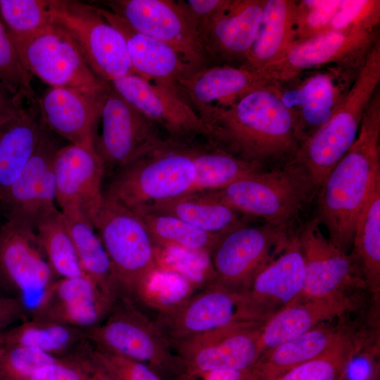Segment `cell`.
<instances>
[{"label":"cell","instance_id":"obj_5","mask_svg":"<svg viewBox=\"0 0 380 380\" xmlns=\"http://www.w3.org/2000/svg\"><path fill=\"white\" fill-rule=\"evenodd\" d=\"M108 254L122 297L137 304L160 269L158 248L136 212L104 196L92 222Z\"/></svg>","mask_w":380,"mask_h":380},{"label":"cell","instance_id":"obj_22","mask_svg":"<svg viewBox=\"0 0 380 380\" xmlns=\"http://www.w3.org/2000/svg\"><path fill=\"white\" fill-rule=\"evenodd\" d=\"M114 89L147 118L166 132L169 139L190 144L204 134V125L182 97L136 74L111 81Z\"/></svg>","mask_w":380,"mask_h":380},{"label":"cell","instance_id":"obj_40","mask_svg":"<svg viewBox=\"0 0 380 380\" xmlns=\"http://www.w3.org/2000/svg\"><path fill=\"white\" fill-rule=\"evenodd\" d=\"M196 291L182 276L160 268L152 276L141 300L135 305L152 318L175 309Z\"/></svg>","mask_w":380,"mask_h":380},{"label":"cell","instance_id":"obj_18","mask_svg":"<svg viewBox=\"0 0 380 380\" xmlns=\"http://www.w3.org/2000/svg\"><path fill=\"white\" fill-rule=\"evenodd\" d=\"M262 324L241 321L172 346L185 372L251 369L262 353Z\"/></svg>","mask_w":380,"mask_h":380},{"label":"cell","instance_id":"obj_16","mask_svg":"<svg viewBox=\"0 0 380 380\" xmlns=\"http://www.w3.org/2000/svg\"><path fill=\"white\" fill-rule=\"evenodd\" d=\"M304 283L303 253L297 233H290L283 248L255 275L247 290L241 294V319L262 324L294 303Z\"/></svg>","mask_w":380,"mask_h":380},{"label":"cell","instance_id":"obj_20","mask_svg":"<svg viewBox=\"0 0 380 380\" xmlns=\"http://www.w3.org/2000/svg\"><path fill=\"white\" fill-rule=\"evenodd\" d=\"M56 203L61 213L80 212L91 222L104 198V163L94 147L69 144L54 158Z\"/></svg>","mask_w":380,"mask_h":380},{"label":"cell","instance_id":"obj_12","mask_svg":"<svg viewBox=\"0 0 380 380\" xmlns=\"http://www.w3.org/2000/svg\"><path fill=\"white\" fill-rule=\"evenodd\" d=\"M103 4L136 30L172 48L191 69L209 65L197 25L184 1L110 0Z\"/></svg>","mask_w":380,"mask_h":380},{"label":"cell","instance_id":"obj_3","mask_svg":"<svg viewBox=\"0 0 380 380\" xmlns=\"http://www.w3.org/2000/svg\"><path fill=\"white\" fill-rule=\"evenodd\" d=\"M190 144L163 139L116 170L104 196L139 211L193 192L195 168Z\"/></svg>","mask_w":380,"mask_h":380},{"label":"cell","instance_id":"obj_29","mask_svg":"<svg viewBox=\"0 0 380 380\" xmlns=\"http://www.w3.org/2000/svg\"><path fill=\"white\" fill-rule=\"evenodd\" d=\"M348 318L324 323L262 353L251 368L257 380H275L291 369L322 355L353 327Z\"/></svg>","mask_w":380,"mask_h":380},{"label":"cell","instance_id":"obj_13","mask_svg":"<svg viewBox=\"0 0 380 380\" xmlns=\"http://www.w3.org/2000/svg\"><path fill=\"white\" fill-rule=\"evenodd\" d=\"M291 232L246 224L220 236L210 251L215 283L242 294L255 275L279 252Z\"/></svg>","mask_w":380,"mask_h":380},{"label":"cell","instance_id":"obj_48","mask_svg":"<svg viewBox=\"0 0 380 380\" xmlns=\"http://www.w3.org/2000/svg\"><path fill=\"white\" fill-rule=\"evenodd\" d=\"M28 380H88L83 353L80 350L72 356L42 367Z\"/></svg>","mask_w":380,"mask_h":380},{"label":"cell","instance_id":"obj_43","mask_svg":"<svg viewBox=\"0 0 380 380\" xmlns=\"http://www.w3.org/2000/svg\"><path fill=\"white\" fill-rule=\"evenodd\" d=\"M32 75L23 65L7 30L0 20V82L27 104L36 102Z\"/></svg>","mask_w":380,"mask_h":380},{"label":"cell","instance_id":"obj_44","mask_svg":"<svg viewBox=\"0 0 380 380\" xmlns=\"http://www.w3.org/2000/svg\"><path fill=\"white\" fill-rule=\"evenodd\" d=\"M61 359L32 347L3 344L0 348V380H28L42 367Z\"/></svg>","mask_w":380,"mask_h":380},{"label":"cell","instance_id":"obj_10","mask_svg":"<svg viewBox=\"0 0 380 380\" xmlns=\"http://www.w3.org/2000/svg\"><path fill=\"white\" fill-rule=\"evenodd\" d=\"M55 275L34 230L6 220L0 225V281L14 291L30 317L42 310Z\"/></svg>","mask_w":380,"mask_h":380},{"label":"cell","instance_id":"obj_17","mask_svg":"<svg viewBox=\"0 0 380 380\" xmlns=\"http://www.w3.org/2000/svg\"><path fill=\"white\" fill-rule=\"evenodd\" d=\"M44 124L35 151L15 182L0 195L6 220L34 230L37 225L58 210L53 170L55 155L61 147Z\"/></svg>","mask_w":380,"mask_h":380},{"label":"cell","instance_id":"obj_11","mask_svg":"<svg viewBox=\"0 0 380 380\" xmlns=\"http://www.w3.org/2000/svg\"><path fill=\"white\" fill-rule=\"evenodd\" d=\"M361 68L327 66L277 82L281 101L293 119L300 145L331 118Z\"/></svg>","mask_w":380,"mask_h":380},{"label":"cell","instance_id":"obj_53","mask_svg":"<svg viewBox=\"0 0 380 380\" xmlns=\"http://www.w3.org/2000/svg\"><path fill=\"white\" fill-rule=\"evenodd\" d=\"M83 355L87 369L88 380H119L114 375L95 363L88 356L86 351L83 353Z\"/></svg>","mask_w":380,"mask_h":380},{"label":"cell","instance_id":"obj_52","mask_svg":"<svg viewBox=\"0 0 380 380\" xmlns=\"http://www.w3.org/2000/svg\"><path fill=\"white\" fill-rule=\"evenodd\" d=\"M24 102L13 95L0 82V122L14 115L24 106Z\"/></svg>","mask_w":380,"mask_h":380},{"label":"cell","instance_id":"obj_6","mask_svg":"<svg viewBox=\"0 0 380 380\" xmlns=\"http://www.w3.org/2000/svg\"><path fill=\"white\" fill-rule=\"evenodd\" d=\"M315 191L306 172L291 160L281 168L252 173L213 192L239 213L288 231Z\"/></svg>","mask_w":380,"mask_h":380},{"label":"cell","instance_id":"obj_2","mask_svg":"<svg viewBox=\"0 0 380 380\" xmlns=\"http://www.w3.org/2000/svg\"><path fill=\"white\" fill-rule=\"evenodd\" d=\"M380 92L364 113L357 137L317 189V216L328 239L351 250L354 228L374 182L380 178Z\"/></svg>","mask_w":380,"mask_h":380},{"label":"cell","instance_id":"obj_56","mask_svg":"<svg viewBox=\"0 0 380 380\" xmlns=\"http://www.w3.org/2000/svg\"></svg>","mask_w":380,"mask_h":380},{"label":"cell","instance_id":"obj_1","mask_svg":"<svg viewBox=\"0 0 380 380\" xmlns=\"http://www.w3.org/2000/svg\"><path fill=\"white\" fill-rule=\"evenodd\" d=\"M200 118L208 143L247 162L262 166L291 160L300 146L293 119L275 82Z\"/></svg>","mask_w":380,"mask_h":380},{"label":"cell","instance_id":"obj_51","mask_svg":"<svg viewBox=\"0 0 380 380\" xmlns=\"http://www.w3.org/2000/svg\"><path fill=\"white\" fill-rule=\"evenodd\" d=\"M178 380H257L252 369L220 370L203 373L185 372Z\"/></svg>","mask_w":380,"mask_h":380},{"label":"cell","instance_id":"obj_34","mask_svg":"<svg viewBox=\"0 0 380 380\" xmlns=\"http://www.w3.org/2000/svg\"><path fill=\"white\" fill-rule=\"evenodd\" d=\"M84 274L113 301L122 297L110 261L91 221L80 212L62 213Z\"/></svg>","mask_w":380,"mask_h":380},{"label":"cell","instance_id":"obj_32","mask_svg":"<svg viewBox=\"0 0 380 380\" xmlns=\"http://www.w3.org/2000/svg\"><path fill=\"white\" fill-rule=\"evenodd\" d=\"M142 210L175 216L206 233L218 236L245 224L241 213L213 191L188 193Z\"/></svg>","mask_w":380,"mask_h":380},{"label":"cell","instance_id":"obj_28","mask_svg":"<svg viewBox=\"0 0 380 380\" xmlns=\"http://www.w3.org/2000/svg\"><path fill=\"white\" fill-rule=\"evenodd\" d=\"M115 303L84 274L59 278L53 284L42 310L36 317L86 330L101 324Z\"/></svg>","mask_w":380,"mask_h":380},{"label":"cell","instance_id":"obj_37","mask_svg":"<svg viewBox=\"0 0 380 380\" xmlns=\"http://www.w3.org/2000/svg\"><path fill=\"white\" fill-rule=\"evenodd\" d=\"M364 343L362 334L353 326L324 353L291 369L275 380H344L350 364Z\"/></svg>","mask_w":380,"mask_h":380},{"label":"cell","instance_id":"obj_55","mask_svg":"<svg viewBox=\"0 0 380 380\" xmlns=\"http://www.w3.org/2000/svg\"><path fill=\"white\" fill-rule=\"evenodd\" d=\"M369 380H374V379H369Z\"/></svg>","mask_w":380,"mask_h":380},{"label":"cell","instance_id":"obj_23","mask_svg":"<svg viewBox=\"0 0 380 380\" xmlns=\"http://www.w3.org/2000/svg\"><path fill=\"white\" fill-rule=\"evenodd\" d=\"M109 83L98 91L49 87L37 99L44 123L70 144L95 148L101 108Z\"/></svg>","mask_w":380,"mask_h":380},{"label":"cell","instance_id":"obj_46","mask_svg":"<svg viewBox=\"0 0 380 380\" xmlns=\"http://www.w3.org/2000/svg\"><path fill=\"white\" fill-rule=\"evenodd\" d=\"M86 353L98 365L119 380H163L148 365L91 346Z\"/></svg>","mask_w":380,"mask_h":380},{"label":"cell","instance_id":"obj_15","mask_svg":"<svg viewBox=\"0 0 380 380\" xmlns=\"http://www.w3.org/2000/svg\"><path fill=\"white\" fill-rule=\"evenodd\" d=\"M319 227L315 217L297 232L305 262V283L294 303L368 291L355 260L331 243Z\"/></svg>","mask_w":380,"mask_h":380},{"label":"cell","instance_id":"obj_27","mask_svg":"<svg viewBox=\"0 0 380 380\" xmlns=\"http://www.w3.org/2000/svg\"><path fill=\"white\" fill-rule=\"evenodd\" d=\"M96 8L122 35L134 74L186 100L179 87L178 80L191 68L184 58L165 43L136 30L109 9Z\"/></svg>","mask_w":380,"mask_h":380},{"label":"cell","instance_id":"obj_33","mask_svg":"<svg viewBox=\"0 0 380 380\" xmlns=\"http://www.w3.org/2000/svg\"><path fill=\"white\" fill-rule=\"evenodd\" d=\"M2 337L4 345L32 347L60 358L77 353L87 342L84 330L40 316L25 319Z\"/></svg>","mask_w":380,"mask_h":380},{"label":"cell","instance_id":"obj_31","mask_svg":"<svg viewBox=\"0 0 380 380\" xmlns=\"http://www.w3.org/2000/svg\"><path fill=\"white\" fill-rule=\"evenodd\" d=\"M44 127L37 100L0 122V195L15 182L35 151Z\"/></svg>","mask_w":380,"mask_h":380},{"label":"cell","instance_id":"obj_7","mask_svg":"<svg viewBox=\"0 0 380 380\" xmlns=\"http://www.w3.org/2000/svg\"><path fill=\"white\" fill-rule=\"evenodd\" d=\"M84 331L94 348L144 363L163 380H178L185 373L153 320L127 298H119L101 324Z\"/></svg>","mask_w":380,"mask_h":380},{"label":"cell","instance_id":"obj_42","mask_svg":"<svg viewBox=\"0 0 380 380\" xmlns=\"http://www.w3.org/2000/svg\"><path fill=\"white\" fill-rule=\"evenodd\" d=\"M0 13L7 30L28 34L53 23L52 0H0Z\"/></svg>","mask_w":380,"mask_h":380},{"label":"cell","instance_id":"obj_36","mask_svg":"<svg viewBox=\"0 0 380 380\" xmlns=\"http://www.w3.org/2000/svg\"><path fill=\"white\" fill-rule=\"evenodd\" d=\"M195 168L193 192L222 189L238 179L260 171L262 166L247 162L215 147L190 144Z\"/></svg>","mask_w":380,"mask_h":380},{"label":"cell","instance_id":"obj_4","mask_svg":"<svg viewBox=\"0 0 380 380\" xmlns=\"http://www.w3.org/2000/svg\"><path fill=\"white\" fill-rule=\"evenodd\" d=\"M380 41L368 53L343 103L331 118L300 146L293 160L321 186L355 142L364 113L379 89Z\"/></svg>","mask_w":380,"mask_h":380},{"label":"cell","instance_id":"obj_54","mask_svg":"<svg viewBox=\"0 0 380 380\" xmlns=\"http://www.w3.org/2000/svg\"><path fill=\"white\" fill-rule=\"evenodd\" d=\"M2 331H0V348L3 345V337H2Z\"/></svg>","mask_w":380,"mask_h":380},{"label":"cell","instance_id":"obj_21","mask_svg":"<svg viewBox=\"0 0 380 380\" xmlns=\"http://www.w3.org/2000/svg\"><path fill=\"white\" fill-rule=\"evenodd\" d=\"M240 303L241 294L213 283L175 309L151 319L172 346L242 321Z\"/></svg>","mask_w":380,"mask_h":380},{"label":"cell","instance_id":"obj_19","mask_svg":"<svg viewBox=\"0 0 380 380\" xmlns=\"http://www.w3.org/2000/svg\"><path fill=\"white\" fill-rule=\"evenodd\" d=\"M101 132L95 148L106 169L118 170L164 138L160 127L119 94L109 83L101 108Z\"/></svg>","mask_w":380,"mask_h":380},{"label":"cell","instance_id":"obj_49","mask_svg":"<svg viewBox=\"0 0 380 380\" xmlns=\"http://www.w3.org/2000/svg\"><path fill=\"white\" fill-rule=\"evenodd\" d=\"M229 0H188L185 5L195 21L199 34L227 4Z\"/></svg>","mask_w":380,"mask_h":380},{"label":"cell","instance_id":"obj_9","mask_svg":"<svg viewBox=\"0 0 380 380\" xmlns=\"http://www.w3.org/2000/svg\"><path fill=\"white\" fill-rule=\"evenodd\" d=\"M7 32L26 70L50 87L98 91L109 83L96 76L72 39L55 23L28 34Z\"/></svg>","mask_w":380,"mask_h":380},{"label":"cell","instance_id":"obj_39","mask_svg":"<svg viewBox=\"0 0 380 380\" xmlns=\"http://www.w3.org/2000/svg\"><path fill=\"white\" fill-rule=\"evenodd\" d=\"M34 232L39 244L56 275L64 278L84 274L65 218L60 210L39 222L35 227Z\"/></svg>","mask_w":380,"mask_h":380},{"label":"cell","instance_id":"obj_38","mask_svg":"<svg viewBox=\"0 0 380 380\" xmlns=\"http://www.w3.org/2000/svg\"><path fill=\"white\" fill-rule=\"evenodd\" d=\"M136 213L141 217L158 248H178L210 253L220 238L173 215L148 210Z\"/></svg>","mask_w":380,"mask_h":380},{"label":"cell","instance_id":"obj_47","mask_svg":"<svg viewBox=\"0 0 380 380\" xmlns=\"http://www.w3.org/2000/svg\"><path fill=\"white\" fill-rule=\"evenodd\" d=\"M380 1L376 0L341 1L332 18L329 31L353 26L378 27Z\"/></svg>","mask_w":380,"mask_h":380},{"label":"cell","instance_id":"obj_26","mask_svg":"<svg viewBox=\"0 0 380 380\" xmlns=\"http://www.w3.org/2000/svg\"><path fill=\"white\" fill-rule=\"evenodd\" d=\"M362 298L360 292L311 299L285 307L260 326L262 354L324 323L348 317L360 309Z\"/></svg>","mask_w":380,"mask_h":380},{"label":"cell","instance_id":"obj_50","mask_svg":"<svg viewBox=\"0 0 380 380\" xmlns=\"http://www.w3.org/2000/svg\"><path fill=\"white\" fill-rule=\"evenodd\" d=\"M26 317L25 308L16 298L0 296V331Z\"/></svg>","mask_w":380,"mask_h":380},{"label":"cell","instance_id":"obj_35","mask_svg":"<svg viewBox=\"0 0 380 380\" xmlns=\"http://www.w3.org/2000/svg\"><path fill=\"white\" fill-rule=\"evenodd\" d=\"M350 255L357 262L368 291L380 292V178L373 184L354 228Z\"/></svg>","mask_w":380,"mask_h":380},{"label":"cell","instance_id":"obj_25","mask_svg":"<svg viewBox=\"0 0 380 380\" xmlns=\"http://www.w3.org/2000/svg\"><path fill=\"white\" fill-rule=\"evenodd\" d=\"M274 82L242 65H209L191 69L178 80L186 100L200 116L228 106L248 92Z\"/></svg>","mask_w":380,"mask_h":380},{"label":"cell","instance_id":"obj_14","mask_svg":"<svg viewBox=\"0 0 380 380\" xmlns=\"http://www.w3.org/2000/svg\"><path fill=\"white\" fill-rule=\"evenodd\" d=\"M377 27L353 26L330 30L295 44L263 73L279 82L327 66L360 68L379 39Z\"/></svg>","mask_w":380,"mask_h":380},{"label":"cell","instance_id":"obj_41","mask_svg":"<svg viewBox=\"0 0 380 380\" xmlns=\"http://www.w3.org/2000/svg\"><path fill=\"white\" fill-rule=\"evenodd\" d=\"M210 253L178 248H158L160 268L182 276L197 291L215 281Z\"/></svg>","mask_w":380,"mask_h":380},{"label":"cell","instance_id":"obj_45","mask_svg":"<svg viewBox=\"0 0 380 380\" xmlns=\"http://www.w3.org/2000/svg\"><path fill=\"white\" fill-rule=\"evenodd\" d=\"M341 1L339 0L298 1L296 43L329 31L331 20L338 11Z\"/></svg>","mask_w":380,"mask_h":380},{"label":"cell","instance_id":"obj_8","mask_svg":"<svg viewBox=\"0 0 380 380\" xmlns=\"http://www.w3.org/2000/svg\"><path fill=\"white\" fill-rule=\"evenodd\" d=\"M53 23L75 42L87 64L101 80L133 74L121 33L96 6L72 0H52Z\"/></svg>","mask_w":380,"mask_h":380},{"label":"cell","instance_id":"obj_30","mask_svg":"<svg viewBox=\"0 0 380 380\" xmlns=\"http://www.w3.org/2000/svg\"><path fill=\"white\" fill-rule=\"evenodd\" d=\"M297 7V1L265 0L255 39L242 65L263 73L284 57L296 43Z\"/></svg>","mask_w":380,"mask_h":380},{"label":"cell","instance_id":"obj_24","mask_svg":"<svg viewBox=\"0 0 380 380\" xmlns=\"http://www.w3.org/2000/svg\"><path fill=\"white\" fill-rule=\"evenodd\" d=\"M265 0H229L200 33L209 65H241L255 39Z\"/></svg>","mask_w":380,"mask_h":380}]
</instances>
